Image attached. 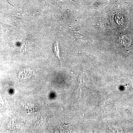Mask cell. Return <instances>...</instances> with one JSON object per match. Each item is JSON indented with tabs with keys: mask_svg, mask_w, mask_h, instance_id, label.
Segmentation results:
<instances>
[{
	"mask_svg": "<svg viewBox=\"0 0 133 133\" xmlns=\"http://www.w3.org/2000/svg\"><path fill=\"white\" fill-rule=\"evenodd\" d=\"M53 49L55 56L59 59V61L61 62V59L60 58V56H59V44L57 42H56L54 44Z\"/></svg>",
	"mask_w": 133,
	"mask_h": 133,
	"instance_id": "6da1fadb",
	"label": "cell"
}]
</instances>
